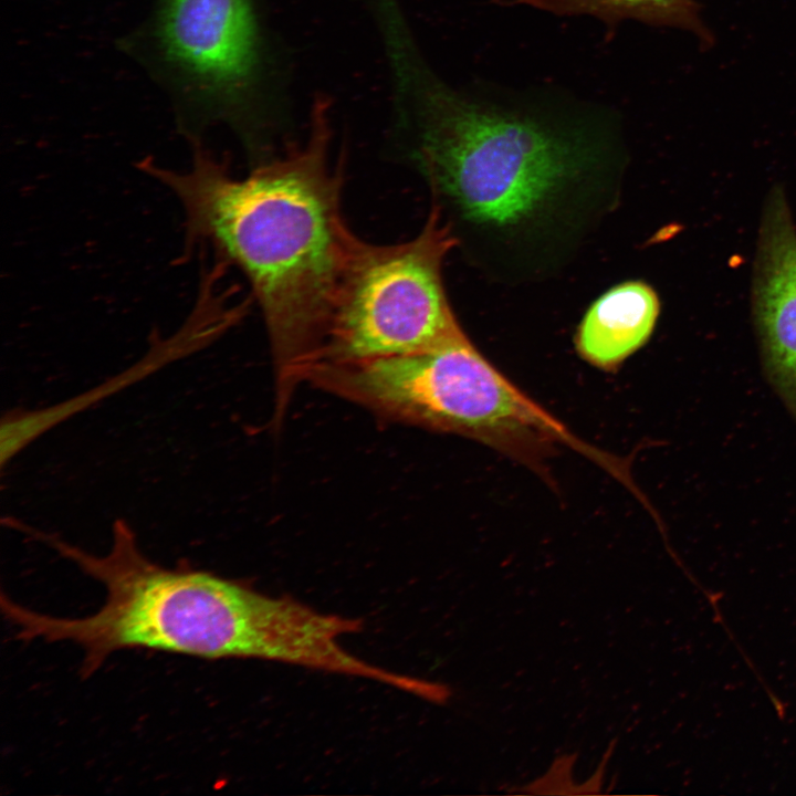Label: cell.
I'll use <instances>...</instances> for the list:
<instances>
[{
  "label": "cell",
  "mask_w": 796,
  "mask_h": 796,
  "mask_svg": "<svg viewBox=\"0 0 796 796\" xmlns=\"http://www.w3.org/2000/svg\"><path fill=\"white\" fill-rule=\"evenodd\" d=\"M440 211L434 203L423 229L406 242L359 241L313 365L407 355L465 335L443 285L442 263L457 240Z\"/></svg>",
  "instance_id": "5"
},
{
  "label": "cell",
  "mask_w": 796,
  "mask_h": 796,
  "mask_svg": "<svg viewBox=\"0 0 796 796\" xmlns=\"http://www.w3.org/2000/svg\"><path fill=\"white\" fill-rule=\"evenodd\" d=\"M10 526L105 587L103 606L80 618L32 610L4 593L0 597L1 611L19 640L78 646L84 678L113 652L136 648L211 660H271L331 673L349 664L350 653L339 639L354 631L352 618L323 614L290 597L269 596L207 570L164 567L140 551L125 520L114 521L111 548L104 555L18 519Z\"/></svg>",
  "instance_id": "2"
},
{
  "label": "cell",
  "mask_w": 796,
  "mask_h": 796,
  "mask_svg": "<svg viewBox=\"0 0 796 796\" xmlns=\"http://www.w3.org/2000/svg\"><path fill=\"white\" fill-rule=\"evenodd\" d=\"M312 115L305 145L245 177L232 176L201 149L185 171L142 164L180 200L187 241L211 244L247 276L269 333L279 408L322 349L360 241L342 213L326 103L318 100Z\"/></svg>",
  "instance_id": "1"
},
{
  "label": "cell",
  "mask_w": 796,
  "mask_h": 796,
  "mask_svg": "<svg viewBox=\"0 0 796 796\" xmlns=\"http://www.w3.org/2000/svg\"><path fill=\"white\" fill-rule=\"evenodd\" d=\"M214 304L207 308L206 295H202L201 315L198 311L193 312L175 335L160 339L139 362L95 388L52 406L17 408L4 415L0 428L1 468L4 469L23 449L57 425L213 342L235 323L233 314L223 304L217 308Z\"/></svg>",
  "instance_id": "8"
},
{
  "label": "cell",
  "mask_w": 796,
  "mask_h": 796,
  "mask_svg": "<svg viewBox=\"0 0 796 796\" xmlns=\"http://www.w3.org/2000/svg\"><path fill=\"white\" fill-rule=\"evenodd\" d=\"M150 40L199 118L223 116L251 85L259 40L251 0H156Z\"/></svg>",
  "instance_id": "6"
},
{
  "label": "cell",
  "mask_w": 796,
  "mask_h": 796,
  "mask_svg": "<svg viewBox=\"0 0 796 796\" xmlns=\"http://www.w3.org/2000/svg\"><path fill=\"white\" fill-rule=\"evenodd\" d=\"M306 380L371 410L457 433L520 462L547 443L554 418L467 335L439 347L346 364H316Z\"/></svg>",
  "instance_id": "4"
},
{
  "label": "cell",
  "mask_w": 796,
  "mask_h": 796,
  "mask_svg": "<svg viewBox=\"0 0 796 796\" xmlns=\"http://www.w3.org/2000/svg\"><path fill=\"white\" fill-rule=\"evenodd\" d=\"M660 304L642 282H626L603 294L589 307L575 335V347L590 365L616 370L651 336Z\"/></svg>",
  "instance_id": "9"
},
{
  "label": "cell",
  "mask_w": 796,
  "mask_h": 796,
  "mask_svg": "<svg viewBox=\"0 0 796 796\" xmlns=\"http://www.w3.org/2000/svg\"><path fill=\"white\" fill-rule=\"evenodd\" d=\"M752 298L767 373L796 412V228L779 186L762 213Z\"/></svg>",
  "instance_id": "7"
},
{
  "label": "cell",
  "mask_w": 796,
  "mask_h": 796,
  "mask_svg": "<svg viewBox=\"0 0 796 796\" xmlns=\"http://www.w3.org/2000/svg\"><path fill=\"white\" fill-rule=\"evenodd\" d=\"M502 6H528L558 17L590 15L614 29L624 20L693 32L704 43L711 34L694 0H495Z\"/></svg>",
  "instance_id": "10"
},
{
  "label": "cell",
  "mask_w": 796,
  "mask_h": 796,
  "mask_svg": "<svg viewBox=\"0 0 796 796\" xmlns=\"http://www.w3.org/2000/svg\"><path fill=\"white\" fill-rule=\"evenodd\" d=\"M418 159L433 191L470 222L513 229L537 217L594 159L582 126L432 84Z\"/></svg>",
  "instance_id": "3"
}]
</instances>
